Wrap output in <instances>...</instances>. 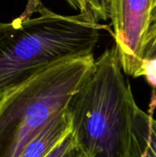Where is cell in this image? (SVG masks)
<instances>
[{
    "mask_svg": "<svg viewBox=\"0 0 156 157\" xmlns=\"http://www.w3.org/2000/svg\"><path fill=\"white\" fill-rule=\"evenodd\" d=\"M73 8L98 22L110 17L112 0H65Z\"/></svg>",
    "mask_w": 156,
    "mask_h": 157,
    "instance_id": "52a82bcc",
    "label": "cell"
},
{
    "mask_svg": "<svg viewBox=\"0 0 156 157\" xmlns=\"http://www.w3.org/2000/svg\"><path fill=\"white\" fill-rule=\"evenodd\" d=\"M141 76H144L148 84L156 88V57L143 61Z\"/></svg>",
    "mask_w": 156,
    "mask_h": 157,
    "instance_id": "9c48e42d",
    "label": "cell"
},
{
    "mask_svg": "<svg viewBox=\"0 0 156 157\" xmlns=\"http://www.w3.org/2000/svg\"><path fill=\"white\" fill-rule=\"evenodd\" d=\"M136 104L116 47L108 49L70 105L72 135L80 157H130Z\"/></svg>",
    "mask_w": 156,
    "mask_h": 157,
    "instance_id": "7a4b0ae2",
    "label": "cell"
},
{
    "mask_svg": "<svg viewBox=\"0 0 156 157\" xmlns=\"http://www.w3.org/2000/svg\"><path fill=\"white\" fill-rule=\"evenodd\" d=\"M43 5L40 0H29L27 4V7L25 12L22 16L25 17H30V15L34 12H38V10Z\"/></svg>",
    "mask_w": 156,
    "mask_h": 157,
    "instance_id": "8fae6325",
    "label": "cell"
},
{
    "mask_svg": "<svg viewBox=\"0 0 156 157\" xmlns=\"http://www.w3.org/2000/svg\"><path fill=\"white\" fill-rule=\"evenodd\" d=\"M130 157H156V120L137 103L131 116Z\"/></svg>",
    "mask_w": 156,
    "mask_h": 157,
    "instance_id": "8992f818",
    "label": "cell"
},
{
    "mask_svg": "<svg viewBox=\"0 0 156 157\" xmlns=\"http://www.w3.org/2000/svg\"><path fill=\"white\" fill-rule=\"evenodd\" d=\"M156 30V0H154V6H153V9H152V14H151V22H150V28H149V31L153 32Z\"/></svg>",
    "mask_w": 156,
    "mask_h": 157,
    "instance_id": "7c38bea8",
    "label": "cell"
},
{
    "mask_svg": "<svg viewBox=\"0 0 156 157\" xmlns=\"http://www.w3.org/2000/svg\"><path fill=\"white\" fill-rule=\"evenodd\" d=\"M154 0H112L110 18L124 73L141 76L143 51Z\"/></svg>",
    "mask_w": 156,
    "mask_h": 157,
    "instance_id": "277c9868",
    "label": "cell"
},
{
    "mask_svg": "<svg viewBox=\"0 0 156 157\" xmlns=\"http://www.w3.org/2000/svg\"><path fill=\"white\" fill-rule=\"evenodd\" d=\"M156 57V30L148 33L143 51V60Z\"/></svg>",
    "mask_w": 156,
    "mask_h": 157,
    "instance_id": "30bf717a",
    "label": "cell"
},
{
    "mask_svg": "<svg viewBox=\"0 0 156 157\" xmlns=\"http://www.w3.org/2000/svg\"><path fill=\"white\" fill-rule=\"evenodd\" d=\"M92 55L54 63L0 95V157H19L57 115L67 110L90 75Z\"/></svg>",
    "mask_w": 156,
    "mask_h": 157,
    "instance_id": "3957f363",
    "label": "cell"
},
{
    "mask_svg": "<svg viewBox=\"0 0 156 157\" xmlns=\"http://www.w3.org/2000/svg\"><path fill=\"white\" fill-rule=\"evenodd\" d=\"M71 132L72 120L68 109L52 119L28 144L19 157H46Z\"/></svg>",
    "mask_w": 156,
    "mask_h": 157,
    "instance_id": "5b68a950",
    "label": "cell"
},
{
    "mask_svg": "<svg viewBox=\"0 0 156 157\" xmlns=\"http://www.w3.org/2000/svg\"><path fill=\"white\" fill-rule=\"evenodd\" d=\"M36 17L0 21V95L45 68L93 54L103 25L42 6Z\"/></svg>",
    "mask_w": 156,
    "mask_h": 157,
    "instance_id": "6da1fadb",
    "label": "cell"
},
{
    "mask_svg": "<svg viewBox=\"0 0 156 157\" xmlns=\"http://www.w3.org/2000/svg\"><path fill=\"white\" fill-rule=\"evenodd\" d=\"M77 154H78V153H77ZM78 157H80V156H79V155H78Z\"/></svg>",
    "mask_w": 156,
    "mask_h": 157,
    "instance_id": "4fadbf2b",
    "label": "cell"
},
{
    "mask_svg": "<svg viewBox=\"0 0 156 157\" xmlns=\"http://www.w3.org/2000/svg\"><path fill=\"white\" fill-rule=\"evenodd\" d=\"M46 157H77L72 132Z\"/></svg>",
    "mask_w": 156,
    "mask_h": 157,
    "instance_id": "ba28073f",
    "label": "cell"
}]
</instances>
